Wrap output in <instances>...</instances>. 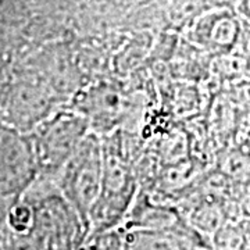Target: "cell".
Listing matches in <instances>:
<instances>
[{
	"label": "cell",
	"instance_id": "1",
	"mask_svg": "<svg viewBox=\"0 0 250 250\" xmlns=\"http://www.w3.org/2000/svg\"><path fill=\"white\" fill-rule=\"evenodd\" d=\"M68 160L71 161L68 185L72 196L81 207H88L102 190L100 147L93 139H86L78 145Z\"/></svg>",
	"mask_w": 250,
	"mask_h": 250
},
{
	"label": "cell",
	"instance_id": "2",
	"mask_svg": "<svg viewBox=\"0 0 250 250\" xmlns=\"http://www.w3.org/2000/svg\"><path fill=\"white\" fill-rule=\"evenodd\" d=\"M82 125L77 120H57L49 125L39 141V156L41 160L49 166L59 164L68 160L80 145L82 135Z\"/></svg>",
	"mask_w": 250,
	"mask_h": 250
}]
</instances>
